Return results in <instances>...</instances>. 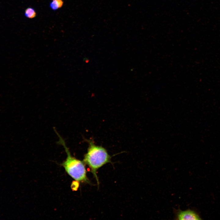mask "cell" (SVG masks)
I'll list each match as a JSON object with an SVG mask.
<instances>
[{
  "instance_id": "cell-3",
  "label": "cell",
  "mask_w": 220,
  "mask_h": 220,
  "mask_svg": "<svg viewBox=\"0 0 220 220\" xmlns=\"http://www.w3.org/2000/svg\"><path fill=\"white\" fill-rule=\"evenodd\" d=\"M175 219L176 220H200L201 219L194 211L188 209L182 211L180 209L174 210Z\"/></svg>"
},
{
  "instance_id": "cell-4",
  "label": "cell",
  "mask_w": 220,
  "mask_h": 220,
  "mask_svg": "<svg viewBox=\"0 0 220 220\" xmlns=\"http://www.w3.org/2000/svg\"><path fill=\"white\" fill-rule=\"evenodd\" d=\"M64 5L63 0H52L50 3V8L53 11H55L61 8Z\"/></svg>"
},
{
  "instance_id": "cell-2",
  "label": "cell",
  "mask_w": 220,
  "mask_h": 220,
  "mask_svg": "<svg viewBox=\"0 0 220 220\" xmlns=\"http://www.w3.org/2000/svg\"><path fill=\"white\" fill-rule=\"evenodd\" d=\"M57 134L59 138V143L64 147L67 155L66 160L62 163L66 171L76 181L90 183L83 162L71 156L64 140L58 134Z\"/></svg>"
},
{
  "instance_id": "cell-1",
  "label": "cell",
  "mask_w": 220,
  "mask_h": 220,
  "mask_svg": "<svg viewBox=\"0 0 220 220\" xmlns=\"http://www.w3.org/2000/svg\"><path fill=\"white\" fill-rule=\"evenodd\" d=\"M89 147L87 153L85 155L83 162L90 168L99 184L96 174L97 170L106 163L111 162V156L107 151L101 146L96 145L93 139L87 140Z\"/></svg>"
},
{
  "instance_id": "cell-5",
  "label": "cell",
  "mask_w": 220,
  "mask_h": 220,
  "mask_svg": "<svg viewBox=\"0 0 220 220\" xmlns=\"http://www.w3.org/2000/svg\"><path fill=\"white\" fill-rule=\"evenodd\" d=\"M24 15L27 18L32 19L36 16L37 13L34 9L32 7H28L25 9Z\"/></svg>"
}]
</instances>
